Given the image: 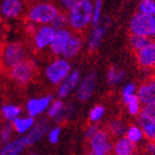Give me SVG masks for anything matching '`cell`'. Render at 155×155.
Segmentation results:
<instances>
[{
    "instance_id": "obj_10",
    "label": "cell",
    "mask_w": 155,
    "mask_h": 155,
    "mask_svg": "<svg viewBox=\"0 0 155 155\" xmlns=\"http://www.w3.org/2000/svg\"><path fill=\"white\" fill-rule=\"evenodd\" d=\"M49 128H50V124L47 119L45 118L39 119V120H37L35 123V125L31 127V129L27 134L22 136L21 139L23 140L24 144L26 147H31V145L35 144L37 141H39V140L41 139L45 134L48 132Z\"/></svg>"
},
{
    "instance_id": "obj_36",
    "label": "cell",
    "mask_w": 155,
    "mask_h": 155,
    "mask_svg": "<svg viewBox=\"0 0 155 155\" xmlns=\"http://www.w3.org/2000/svg\"><path fill=\"white\" fill-rule=\"evenodd\" d=\"M60 130L59 127H55V128H52L51 130L49 131V140L51 143H57L58 140H59V137H60Z\"/></svg>"
},
{
    "instance_id": "obj_4",
    "label": "cell",
    "mask_w": 155,
    "mask_h": 155,
    "mask_svg": "<svg viewBox=\"0 0 155 155\" xmlns=\"http://www.w3.org/2000/svg\"><path fill=\"white\" fill-rule=\"evenodd\" d=\"M9 78L18 86H27L33 83L37 74L36 63L33 60H25L7 72Z\"/></svg>"
},
{
    "instance_id": "obj_17",
    "label": "cell",
    "mask_w": 155,
    "mask_h": 155,
    "mask_svg": "<svg viewBox=\"0 0 155 155\" xmlns=\"http://www.w3.org/2000/svg\"><path fill=\"white\" fill-rule=\"evenodd\" d=\"M137 117L140 128L142 130L143 137L147 139V141L155 142V120L147 116L142 111L138 114Z\"/></svg>"
},
{
    "instance_id": "obj_18",
    "label": "cell",
    "mask_w": 155,
    "mask_h": 155,
    "mask_svg": "<svg viewBox=\"0 0 155 155\" xmlns=\"http://www.w3.org/2000/svg\"><path fill=\"white\" fill-rule=\"evenodd\" d=\"M80 78V73L78 71H73L71 72V74L65 78L62 81V84L60 85L59 90H58V96L60 99L66 98L70 92L75 88L77 84L79 83Z\"/></svg>"
},
{
    "instance_id": "obj_6",
    "label": "cell",
    "mask_w": 155,
    "mask_h": 155,
    "mask_svg": "<svg viewBox=\"0 0 155 155\" xmlns=\"http://www.w3.org/2000/svg\"><path fill=\"white\" fill-rule=\"evenodd\" d=\"M129 31L131 35L152 38L155 35V18L142 13H136L129 23Z\"/></svg>"
},
{
    "instance_id": "obj_25",
    "label": "cell",
    "mask_w": 155,
    "mask_h": 155,
    "mask_svg": "<svg viewBox=\"0 0 155 155\" xmlns=\"http://www.w3.org/2000/svg\"><path fill=\"white\" fill-rule=\"evenodd\" d=\"M152 42V38H147L143 36H137V35H131L129 38V44L131 47L132 51L138 52L139 50L143 49L147 45Z\"/></svg>"
},
{
    "instance_id": "obj_14",
    "label": "cell",
    "mask_w": 155,
    "mask_h": 155,
    "mask_svg": "<svg viewBox=\"0 0 155 155\" xmlns=\"http://www.w3.org/2000/svg\"><path fill=\"white\" fill-rule=\"evenodd\" d=\"M71 36H72V33L67 28L59 29V31H55L54 37H53L51 44L49 46V50L52 54L55 55V57L62 55Z\"/></svg>"
},
{
    "instance_id": "obj_46",
    "label": "cell",
    "mask_w": 155,
    "mask_h": 155,
    "mask_svg": "<svg viewBox=\"0 0 155 155\" xmlns=\"http://www.w3.org/2000/svg\"><path fill=\"white\" fill-rule=\"evenodd\" d=\"M0 21H1V20H0Z\"/></svg>"
},
{
    "instance_id": "obj_22",
    "label": "cell",
    "mask_w": 155,
    "mask_h": 155,
    "mask_svg": "<svg viewBox=\"0 0 155 155\" xmlns=\"http://www.w3.org/2000/svg\"><path fill=\"white\" fill-rule=\"evenodd\" d=\"M83 42V38H81L80 35H77V34L73 35L72 34V36H71L70 40H68L64 51L62 53L63 58L64 59H72L75 55H77L80 50H81Z\"/></svg>"
},
{
    "instance_id": "obj_3",
    "label": "cell",
    "mask_w": 155,
    "mask_h": 155,
    "mask_svg": "<svg viewBox=\"0 0 155 155\" xmlns=\"http://www.w3.org/2000/svg\"><path fill=\"white\" fill-rule=\"evenodd\" d=\"M92 1L91 0H79L75 7L67 12L68 26L77 33L84 31L92 21Z\"/></svg>"
},
{
    "instance_id": "obj_45",
    "label": "cell",
    "mask_w": 155,
    "mask_h": 155,
    "mask_svg": "<svg viewBox=\"0 0 155 155\" xmlns=\"http://www.w3.org/2000/svg\"><path fill=\"white\" fill-rule=\"evenodd\" d=\"M25 1H27V0H25Z\"/></svg>"
},
{
    "instance_id": "obj_37",
    "label": "cell",
    "mask_w": 155,
    "mask_h": 155,
    "mask_svg": "<svg viewBox=\"0 0 155 155\" xmlns=\"http://www.w3.org/2000/svg\"><path fill=\"white\" fill-rule=\"evenodd\" d=\"M144 114H147V116L151 117L152 119L155 120V102L150 105H147V106H143V109L141 110Z\"/></svg>"
},
{
    "instance_id": "obj_16",
    "label": "cell",
    "mask_w": 155,
    "mask_h": 155,
    "mask_svg": "<svg viewBox=\"0 0 155 155\" xmlns=\"http://www.w3.org/2000/svg\"><path fill=\"white\" fill-rule=\"evenodd\" d=\"M137 143L132 142L126 137L119 138L115 141L112 147V155H136Z\"/></svg>"
},
{
    "instance_id": "obj_12",
    "label": "cell",
    "mask_w": 155,
    "mask_h": 155,
    "mask_svg": "<svg viewBox=\"0 0 155 155\" xmlns=\"http://www.w3.org/2000/svg\"><path fill=\"white\" fill-rule=\"evenodd\" d=\"M97 80H98V75L96 72H91L86 75V77L79 84V87H78L77 92H76L78 100L84 102L92 96L93 91L96 89Z\"/></svg>"
},
{
    "instance_id": "obj_39",
    "label": "cell",
    "mask_w": 155,
    "mask_h": 155,
    "mask_svg": "<svg viewBox=\"0 0 155 155\" xmlns=\"http://www.w3.org/2000/svg\"><path fill=\"white\" fill-rule=\"evenodd\" d=\"M98 129L99 128H98L97 125H91V126H89L88 128H87V131H86V136H87V138H90Z\"/></svg>"
},
{
    "instance_id": "obj_20",
    "label": "cell",
    "mask_w": 155,
    "mask_h": 155,
    "mask_svg": "<svg viewBox=\"0 0 155 155\" xmlns=\"http://www.w3.org/2000/svg\"><path fill=\"white\" fill-rule=\"evenodd\" d=\"M35 123H36V120L34 117H31L28 115H26V116L21 115L11 123V126H12L13 131L15 134L24 136L31 129V127L35 125Z\"/></svg>"
},
{
    "instance_id": "obj_33",
    "label": "cell",
    "mask_w": 155,
    "mask_h": 155,
    "mask_svg": "<svg viewBox=\"0 0 155 155\" xmlns=\"http://www.w3.org/2000/svg\"><path fill=\"white\" fill-rule=\"evenodd\" d=\"M102 5H103L102 0H96V2L93 3V13H92V21H91V23L94 26L100 24V22H101Z\"/></svg>"
},
{
    "instance_id": "obj_41",
    "label": "cell",
    "mask_w": 155,
    "mask_h": 155,
    "mask_svg": "<svg viewBox=\"0 0 155 155\" xmlns=\"http://www.w3.org/2000/svg\"><path fill=\"white\" fill-rule=\"evenodd\" d=\"M86 155H93V154H90V153H87ZM109 155H111V154H109Z\"/></svg>"
},
{
    "instance_id": "obj_30",
    "label": "cell",
    "mask_w": 155,
    "mask_h": 155,
    "mask_svg": "<svg viewBox=\"0 0 155 155\" xmlns=\"http://www.w3.org/2000/svg\"><path fill=\"white\" fill-rule=\"evenodd\" d=\"M125 104L127 105V109H128V112H129L130 115L137 116L138 114L141 112V103H140L137 94H134L131 98L128 99L125 102Z\"/></svg>"
},
{
    "instance_id": "obj_2",
    "label": "cell",
    "mask_w": 155,
    "mask_h": 155,
    "mask_svg": "<svg viewBox=\"0 0 155 155\" xmlns=\"http://www.w3.org/2000/svg\"><path fill=\"white\" fill-rule=\"evenodd\" d=\"M28 59V51L21 41H5L0 46V67L8 72L11 68Z\"/></svg>"
},
{
    "instance_id": "obj_5",
    "label": "cell",
    "mask_w": 155,
    "mask_h": 155,
    "mask_svg": "<svg viewBox=\"0 0 155 155\" xmlns=\"http://www.w3.org/2000/svg\"><path fill=\"white\" fill-rule=\"evenodd\" d=\"M71 74V64L64 58H57L45 68V77L52 85H61Z\"/></svg>"
},
{
    "instance_id": "obj_28",
    "label": "cell",
    "mask_w": 155,
    "mask_h": 155,
    "mask_svg": "<svg viewBox=\"0 0 155 155\" xmlns=\"http://www.w3.org/2000/svg\"><path fill=\"white\" fill-rule=\"evenodd\" d=\"M125 134H126L125 137H126L127 139H129L130 141H132V142H134V143L139 142L140 140L143 138V134H142L141 128L136 126V125H130V126L127 128Z\"/></svg>"
},
{
    "instance_id": "obj_8",
    "label": "cell",
    "mask_w": 155,
    "mask_h": 155,
    "mask_svg": "<svg viewBox=\"0 0 155 155\" xmlns=\"http://www.w3.org/2000/svg\"><path fill=\"white\" fill-rule=\"evenodd\" d=\"M25 0H0V20L5 21H18L25 16Z\"/></svg>"
},
{
    "instance_id": "obj_11",
    "label": "cell",
    "mask_w": 155,
    "mask_h": 155,
    "mask_svg": "<svg viewBox=\"0 0 155 155\" xmlns=\"http://www.w3.org/2000/svg\"><path fill=\"white\" fill-rule=\"evenodd\" d=\"M52 102V96L38 97V98H31L27 100L25 103V111L27 115L36 118L37 116L41 115L49 107Z\"/></svg>"
},
{
    "instance_id": "obj_31",
    "label": "cell",
    "mask_w": 155,
    "mask_h": 155,
    "mask_svg": "<svg viewBox=\"0 0 155 155\" xmlns=\"http://www.w3.org/2000/svg\"><path fill=\"white\" fill-rule=\"evenodd\" d=\"M138 12L155 18V0H141Z\"/></svg>"
},
{
    "instance_id": "obj_40",
    "label": "cell",
    "mask_w": 155,
    "mask_h": 155,
    "mask_svg": "<svg viewBox=\"0 0 155 155\" xmlns=\"http://www.w3.org/2000/svg\"><path fill=\"white\" fill-rule=\"evenodd\" d=\"M5 23H3L2 21H0V46H1V44L3 42V37H5Z\"/></svg>"
},
{
    "instance_id": "obj_29",
    "label": "cell",
    "mask_w": 155,
    "mask_h": 155,
    "mask_svg": "<svg viewBox=\"0 0 155 155\" xmlns=\"http://www.w3.org/2000/svg\"><path fill=\"white\" fill-rule=\"evenodd\" d=\"M63 109H64V104L61 100H54L50 103L49 107L47 110V114L48 117L55 119L57 117L60 116V114L62 113Z\"/></svg>"
},
{
    "instance_id": "obj_35",
    "label": "cell",
    "mask_w": 155,
    "mask_h": 155,
    "mask_svg": "<svg viewBox=\"0 0 155 155\" xmlns=\"http://www.w3.org/2000/svg\"><path fill=\"white\" fill-rule=\"evenodd\" d=\"M136 92V87H134V84H128L124 87L122 91V97H123V101H124V103L126 102L127 100L129 98H131L132 96Z\"/></svg>"
},
{
    "instance_id": "obj_19",
    "label": "cell",
    "mask_w": 155,
    "mask_h": 155,
    "mask_svg": "<svg viewBox=\"0 0 155 155\" xmlns=\"http://www.w3.org/2000/svg\"><path fill=\"white\" fill-rule=\"evenodd\" d=\"M110 26V21L106 20L103 23L98 24L97 26H94V28L92 31V34H91L90 39H89V50L90 51H94L99 48L101 41H102V38H103L104 34H105L106 29Z\"/></svg>"
},
{
    "instance_id": "obj_34",
    "label": "cell",
    "mask_w": 155,
    "mask_h": 155,
    "mask_svg": "<svg viewBox=\"0 0 155 155\" xmlns=\"http://www.w3.org/2000/svg\"><path fill=\"white\" fill-rule=\"evenodd\" d=\"M103 114H104V107L103 106L97 105L90 111V114H89V119H90V122L97 123L101 117L103 116Z\"/></svg>"
},
{
    "instance_id": "obj_13",
    "label": "cell",
    "mask_w": 155,
    "mask_h": 155,
    "mask_svg": "<svg viewBox=\"0 0 155 155\" xmlns=\"http://www.w3.org/2000/svg\"><path fill=\"white\" fill-rule=\"evenodd\" d=\"M137 97L143 106L150 105L155 102V78L143 81L137 90Z\"/></svg>"
},
{
    "instance_id": "obj_38",
    "label": "cell",
    "mask_w": 155,
    "mask_h": 155,
    "mask_svg": "<svg viewBox=\"0 0 155 155\" xmlns=\"http://www.w3.org/2000/svg\"><path fill=\"white\" fill-rule=\"evenodd\" d=\"M78 1H79V0H60V3H61V5L63 7V9L68 12L71 9L75 7Z\"/></svg>"
},
{
    "instance_id": "obj_44",
    "label": "cell",
    "mask_w": 155,
    "mask_h": 155,
    "mask_svg": "<svg viewBox=\"0 0 155 155\" xmlns=\"http://www.w3.org/2000/svg\"><path fill=\"white\" fill-rule=\"evenodd\" d=\"M153 38H155V35H154V37H153Z\"/></svg>"
},
{
    "instance_id": "obj_32",
    "label": "cell",
    "mask_w": 155,
    "mask_h": 155,
    "mask_svg": "<svg viewBox=\"0 0 155 155\" xmlns=\"http://www.w3.org/2000/svg\"><path fill=\"white\" fill-rule=\"evenodd\" d=\"M51 26L55 29V31L66 28V26H68V18H67L66 13L60 11L59 14L55 16V18L51 23Z\"/></svg>"
},
{
    "instance_id": "obj_27",
    "label": "cell",
    "mask_w": 155,
    "mask_h": 155,
    "mask_svg": "<svg viewBox=\"0 0 155 155\" xmlns=\"http://www.w3.org/2000/svg\"><path fill=\"white\" fill-rule=\"evenodd\" d=\"M13 128L11 126V123L5 122L2 124H0V143L5 144V143L9 142L10 140L13 139Z\"/></svg>"
},
{
    "instance_id": "obj_1",
    "label": "cell",
    "mask_w": 155,
    "mask_h": 155,
    "mask_svg": "<svg viewBox=\"0 0 155 155\" xmlns=\"http://www.w3.org/2000/svg\"><path fill=\"white\" fill-rule=\"evenodd\" d=\"M60 10L54 3L49 1H36L27 7L25 20L35 26L51 25Z\"/></svg>"
},
{
    "instance_id": "obj_26",
    "label": "cell",
    "mask_w": 155,
    "mask_h": 155,
    "mask_svg": "<svg viewBox=\"0 0 155 155\" xmlns=\"http://www.w3.org/2000/svg\"><path fill=\"white\" fill-rule=\"evenodd\" d=\"M124 76H125L124 70L116 66H112L110 67L109 72H107V81L111 85H116V84H119L124 79Z\"/></svg>"
},
{
    "instance_id": "obj_23",
    "label": "cell",
    "mask_w": 155,
    "mask_h": 155,
    "mask_svg": "<svg viewBox=\"0 0 155 155\" xmlns=\"http://www.w3.org/2000/svg\"><path fill=\"white\" fill-rule=\"evenodd\" d=\"M126 129V125H125L124 120L122 118H113L106 124V127L104 130L110 134L112 140H118L119 138H122L125 134Z\"/></svg>"
},
{
    "instance_id": "obj_24",
    "label": "cell",
    "mask_w": 155,
    "mask_h": 155,
    "mask_svg": "<svg viewBox=\"0 0 155 155\" xmlns=\"http://www.w3.org/2000/svg\"><path fill=\"white\" fill-rule=\"evenodd\" d=\"M26 145L24 144L21 138L12 139L9 142L1 144L0 147V155H20L24 151Z\"/></svg>"
},
{
    "instance_id": "obj_7",
    "label": "cell",
    "mask_w": 155,
    "mask_h": 155,
    "mask_svg": "<svg viewBox=\"0 0 155 155\" xmlns=\"http://www.w3.org/2000/svg\"><path fill=\"white\" fill-rule=\"evenodd\" d=\"M113 140L104 129H98L88 138V153L93 155H109L112 152Z\"/></svg>"
},
{
    "instance_id": "obj_21",
    "label": "cell",
    "mask_w": 155,
    "mask_h": 155,
    "mask_svg": "<svg viewBox=\"0 0 155 155\" xmlns=\"http://www.w3.org/2000/svg\"><path fill=\"white\" fill-rule=\"evenodd\" d=\"M22 113H23V109L18 104L5 103L0 106V117L5 122L12 123L15 118L21 116Z\"/></svg>"
},
{
    "instance_id": "obj_43",
    "label": "cell",
    "mask_w": 155,
    "mask_h": 155,
    "mask_svg": "<svg viewBox=\"0 0 155 155\" xmlns=\"http://www.w3.org/2000/svg\"><path fill=\"white\" fill-rule=\"evenodd\" d=\"M29 155H36V154H29Z\"/></svg>"
},
{
    "instance_id": "obj_15",
    "label": "cell",
    "mask_w": 155,
    "mask_h": 155,
    "mask_svg": "<svg viewBox=\"0 0 155 155\" xmlns=\"http://www.w3.org/2000/svg\"><path fill=\"white\" fill-rule=\"evenodd\" d=\"M138 65L142 68H153L155 67V41L152 40L145 48L134 52Z\"/></svg>"
},
{
    "instance_id": "obj_9",
    "label": "cell",
    "mask_w": 155,
    "mask_h": 155,
    "mask_svg": "<svg viewBox=\"0 0 155 155\" xmlns=\"http://www.w3.org/2000/svg\"><path fill=\"white\" fill-rule=\"evenodd\" d=\"M55 31H57L51 25L37 26L35 31L31 34V41L34 49L37 51H41L49 48Z\"/></svg>"
},
{
    "instance_id": "obj_42",
    "label": "cell",
    "mask_w": 155,
    "mask_h": 155,
    "mask_svg": "<svg viewBox=\"0 0 155 155\" xmlns=\"http://www.w3.org/2000/svg\"><path fill=\"white\" fill-rule=\"evenodd\" d=\"M136 155H144V154H140V153H139V154H136Z\"/></svg>"
}]
</instances>
